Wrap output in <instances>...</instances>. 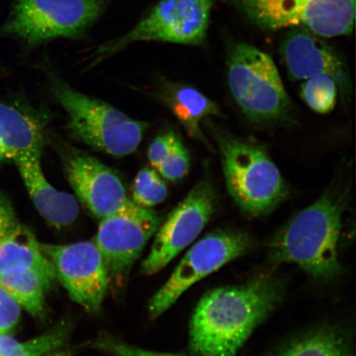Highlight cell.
Segmentation results:
<instances>
[{"instance_id":"cell-7","label":"cell","mask_w":356,"mask_h":356,"mask_svg":"<svg viewBox=\"0 0 356 356\" xmlns=\"http://www.w3.org/2000/svg\"><path fill=\"white\" fill-rule=\"evenodd\" d=\"M262 28L301 26L321 38L353 32L355 0H231Z\"/></svg>"},{"instance_id":"cell-2","label":"cell","mask_w":356,"mask_h":356,"mask_svg":"<svg viewBox=\"0 0 356 356\" xmlns=\"http://www.w3.org/2000/svg\"><path fill=\"white\" fill-rule=\"evenodd\" d=\"M344 195L327 191L298 213L270 245V260L300 267L309 277L330 280L341 273L339 242Z\"/></svg>"},{"instance_id":"cell-15","label":"cell","mask_w":356,"mask_h":356,"mask_svg":"<svg viewBox=\"0 0 356 356\" xmlns=\"http://www.w3.org/2000/svg\"><path fill=\"white\" fill-rule=\"evenodd\" d=\"M42 152L22 156L15 162L33 204L44 220L56 228H65L77 220L79 207L70 194L56 190L44 177Z\"/></svg>"},{"instance_id":"cell-6","label":"cell","mask_w":356,"mask_h":356,"mask_svg":"<svg viewBox=\"0 0 356 356\" xmlns=\"http://www.w3.org/2000/svg\"><path fill=\"white\" fill-rule=\"evenodd\" d=\"M104 0H16L0 35L29 44L79 38L99 17Z\"/></svg>"},{"instance_id":"cell-22","label":"cell","mask_w":356,"mask_h":356,"mask_svg":"<svg viewBox=\"0 0 356 356\" xmlns=\"http://www.w3.org/2000/svg\"><path fill=\"white\" fill-rule=\"evenodd\" d=\"M70 335L65 323H58L46 332L25 342H17L7 356H44L62 348Z\"/></svg>"},{"instance_id":"cell-28","label":"cell","mask_w":356,"mask_h":356,"mask_svg":"<svg viewBox=\"0 0 356 356\" xmlns=\"http://www.w3.org/2000/svg\"><path fill=\"white\" fill-rule=\"evenodd\" d=\"M20 225L10 200L0 191V238Z\"/></svg>"},{"instance_id":"cell-5","label":"cell","mask_w":356,"mask_h":356,"mask_svg":"<svg viewBox=\"0 0 356 356\" xmlns=\"http://www.w3.org/2000/svg\"><path fill=\"white\" fill-rule=\"evenodd\" d=\"M228 82L235 102L251 121L273 123L291 118V101L277 67L260 49L247 43L232 48Z\"/></svg>"},{"instance_id":"cell-1","label":"cell","mask_w":356,"mask_h":356,"mask_svg":"<svg viewBox=\"0 0 356 356\" xmlns=\"http://www.w3.org/2000/svg\"><path fill=\"white\" fill-rule=\"evenodd\" d=\"M282 296V284L270 275L207 292L191 319V353L195 356H237Z\"/></svg>"},{"instance_id":"cell-3","label":"cell","mask_w":356,"mask_h":356,"mask_svg":"<svg viewBox=\"0 0 356 356\" xmlns=\"http://www.w3.org/2000/svg\"><path fill=\"white\" fill-rule=\"evenodd\" d=\"M212 132L219 146L226 188L234 202L252 217L273 211L286 199L288 189L268 154L219 129Z\"/></svg>"},{"instance_id":"cell-24","label":"cell","mask_w":356,"mask_h":356,"mask_svg":"<svg viewBox=\"0 0 356 356\" xmlns=\"http://www.w3.org/2000/svg\"><path fill=\"white\" fill-rule=\"evenodd\" d=\"M189 168L188 150L182 144L180 138L177 136L170 154L156 170L165 179L177 181L186 175Z\"/></svg>"},{"instance_id":"cell-8","label":"cell","mask_w":356,"mask_h":356,"mask_svg":"<svg viewBox=\"0 0 356 356\" xmlns=\"http://www.w3.org/2000/svg\"><path fill=\"white\" fill-rule=\"evenodd\" d=\"M251 247L250 237L235 230H216L200 239L151 298L148 305L149 317L159 318L195 283L243 256Z\"/></svg>"},{"instance_id":"cell-19","label":"cell","mask_w":356,"mask_h":356,"mask_svg":"<svg viewBox=\"0 0 356 356\" xmlns=\"http://www.w3.org/2000/svg\"><path fill=\"white\" fill-rule=\"evenodd\" d=\"M271 356H354L350 337L341 328L326 326L298 337Z\"/></svg>"},{"instance_id":"cell-29","label":"cell","mask_w":356,"mask_h":356,"mask_svg":"<svg viewBox=\"0 0 356 356\" xmlns=\"http://www.w3.org/2000/svg\"><path fill=\"white\" fill-rule=\"evenodd\" d=\"M17 344V341L8 334H0V356H7Z\"/></svg>"},{"instance_id":"cell-12","label":"cell","mask_w":356,"mask_h":356,"mask_svg":"<svg viewBox=\"0 0 356 356\" xmlns=\"http://www.w3.org/2000/svg\"><path fill=\"white\" fill-rule=\"evenodd\" d=\"M40 246L70 299L90 313L99 311L110 280L95 243H40Z\"/></svg>"},{"instance_id":"cell-13","label":"cell","mask_w":356,"mask_h":356,"mask_svg":"<svg viewBox=\"0 0 356 356\" xmlns=\"http://www.w3.org/2000/svg\"><path fill=\"white\" fill-rule=\"evenodd\" d=\"M63 165L79 202L97 219L113 215L128 202L121 178L93 156L71 148L64 153Z\"/></svg>"},{"instance_id":"cell-14","label":"cell","mask_w":356,"mask_h":356,"mask_svg":"<svg viewBox=\"0 0 356 356\" xmlns=\"http://www.w3.org/2000/svg\"><path fill=\"white\" fill-rule=\"evenodd\" d=\"M319 35L302 29L289 35L282 48L289 76L305 80L328 75L335 80L342 97L350 93L348 74L342 61Z\"/></svg>"},{"instance_id":"cell-27","label":"cell","mask_w":356,"mask_h":356,"mask_svg":"<svg viewBox=\"0 0 356 356\" xmlns=\"http://www.w3.org/2000/svg\"><path fill=\"white\" fill-rule=\"evenodd\" d=\"M177 136L172 131L161 134L156 137L148 150V158L151 165L157 169L160 164L170 154Z\"/></svg>"},{"instance_id":"cell-10","label":"cell","mask_w":356,"mask_h":356,"mask_svg":"<svg viewBox=\"0 0 356 356\" xmlns=\"http://www.w3.org/2000/svg\"><path fill=\"white\" fill-rule=\"evenodd\" d=\"M211 10L212 0H161L130 33L101 47L97 59L139 41L199 44L206 38Z\"/></svg>"},{"instance_id":"cell-25","label":"cell","mask_w":356,"mask_h":356,"mask_svg":"<svg viewBox=\"0 0 356 356\" xmlns=\"http://www.w3.org/2000/svg\"><path fill=\"white\" fill-rule=\"evenodd\" d=\"M93 347L108 356H188L184 353H158L145 350L106 337L99 338L93 343Z\"/></svg>"},{"instance_id":"cell-21","label":"cell","mask_w":356,"mask_h":356,"mask_svg":"<svg viewBox=\"0 0 356 356\" xmlns=\"http://www.w3.org/2000/svg\"><path fill=\"white\" fill-rule=\"evenodd\" d=\"M338 91L337 83L332 77L318 75L305 80L301 87V97L312 110L326 114L335 108Z\"/></svg>"},{"instance_id":"cell-20","label":"cell","mask_w":356,"mask_h":356,"mask_svg":"<svg viewBox=\"0 0 356 356\" xmlns=\"http://www.w3.org/2000/svg\"><path fill=\"white\" fill-rule=\"evenodd\" d=\"M0 284L17 305L35 318H42L46 311V293L52 282L33 270L0 274Z\"/></svg>"},{"instance_id":"cell-16","label":"cell","mask_w":356,"mask_h":356,"mask_svg":"<svg viewBox=\"0 0 356 356\" xmlns=\"http://www.w3.org/2000/svg\"><path fill=\"white\" fill-rule=\"evenodd\" d=\"M41 123L15 106L0 102V163L13 162L22 156L42 152Z\"/></svg>"},{"instance_id":"cell-17","label":"cell","mask_w":356,"mask_h":356,"mask_svg":"<svg viewBox=\"0 0 356 356\" xmlns=\"http://www.w3.org/2000/svg\"><path fill=\"white\" fill-rule=\"evenodd\" d=\"M24 270L38 271L53 284L56 280L40 243L29 229L20 224L0 238V274Z\"/></svg>"},{"instance_id":"cell-26","label":"cell","mask_w":356,"mask_h":356,"mask_svg":"<svg viewBox=\"0 0 356 356\" xmlns=\"http://www.w3.org/2000/svg\"><path fill=\"white\" fill-rule=\"evenodd\" d=\"M21 307L0 284V334H8L19 324Z\"/></svg>"},{"instance_id":"cell-23","label":"cell","mask_w":356,"mask_h":356,"mask_svg":"<svg viewBox=\"0 0 356 356\" xmlns=\"http://www.w3.org/2000/svg\"><path fill=\"white\" fill-rule=\"evenodd\" d=\"M167 195V185L155 169L145 168L138 172L133 185L134 203L151 208L162 203Z\"/></svg>"},{"instance_id":"cell-9","label":"cell","mask_w":356,"mask_h":356,"mask_svg":"<svg viewBox=\"0 0 356 356\" xmlns=\"http://www.w3.org/2000/svg\"><path fill=\"white\" fill-rule=\"evenodd\" d=\"M162 222L159 213L130 200L118 211L100 220L93 242L104 258L110 284L121 287L126 283L133 265Z\"/></svg>"},{"instance_id":"cell-18","label":"cell","mask_w":356,"mask_h":356,"mask_svg":"<svg viewBox=\"0 0 356 356\" xmlns=\"http://www.w3.org/2000/svg\"><path fill=\"white\" fill-rule=\"evenodd\" d=\"M166 100L178 121L191 137L208 142L203 135L200 123L204 118L221 115L218 106L197 88L188 86H176L168 92Z\"/></svg>"},{"instance_id":"cell-11","label":"cell","mask_w":356,"mask_h":356,"mask_svg":"<svg viewBox=\"0 0 356 356\" xmlns=\"http://www.w3.org/2000/svg\"><path fill=\"white\" fill-rule=\"evenodd\" d=\"M216 191L204 178L160 225L140 273L153 275L165 268L202 232L216 212Z\"/></svg>"},{"instance_id":"cell-4","label":"cell","mask_w":356,"mask_h":356,"mask_svg":"<svg viewBox=\"0 0 356 356\" xmlns=\"http://www.w3.org/2000/svg\"><path fill=\"white\" fill-rule=\"evenodd\" d=\"M51 81L53 96L68 115V128L75 138L115 157L135 152L148 124L84 95L59 77L51 76Z\"/></svg>"},{"instance_id":"cell-30","label":"cell","mask_w":356,"mask_h":356,"mask_svg":"<svg viewBox=\"0 0 356 356\" xmlns=\"http://www.w3.org/2000/svg\"><path fill=\"white\" fill-rule=\"evenodd\" d=\"M44 356H71L69 350L58 349L56 350L51 351V353H48Z\"/></svg>"}]
</instances>
